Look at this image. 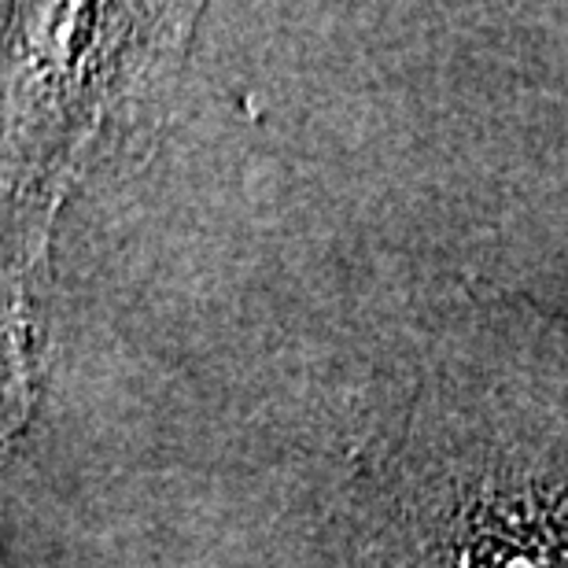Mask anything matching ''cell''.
Returning a JSON list of instances; mask_svg holds the SVG:
<instances>
[{"label":"cell","instance_id":"cell-1","mask_svg":"<svg viewBox=\"0 0 568 568\" xmlns=\"http://www.w3.org/2000/svg\"><path fill=\"white\" fill-rule=\"evenodd\" d=\"M178 8L19 4L0 74V203H63Z\"/></svg>","mask_w":568,"mask_h":568},{"label":"cell","instance_id":"cell-2","mask_svg":"<svg viewBox=\"0 0 568 568\" xmlns=\"http://www.w3.org/2000/svg\"><path fill=\"white\" fill-rule=\"evenodd\" d=\"M406 506L428 568H568L561 422L525 432L414 428Z\"/></svg>","mask_w":568,"mask_h":568},{"label":"cell","instance_id":"cell-3","mask_svg":"<svg viewBox=\"0 0 568 568\" xmlns=\"http://www.w3.org/2000/svg\"><path fill=\"white\" fill-rule=\"evenodd\" d=\"M55 211L0 203V454L38 410L44 366V288Z\"/></svg>","mask_w":568,"mask_h":568}]
</instances>
